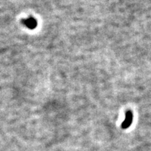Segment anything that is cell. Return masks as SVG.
<instances>
[{"instance_id":"1","label":"cell","mask_w":151,"mask_h":151,"mask_svg":"<svg viewBox=\"0 0 151 151\" xmlns=\"http://www.w3.org/2000/svg\"><path fill=\"white\" fill-rule=\"evenodd\" d=\"M21 22L22 24H24L25 27H27L29 29H35L37 27V20L32 16L26 19H22Z\"/></svg>"},{"instance_id":"2","label":"cell","mask_w":151,"mask_h":151,"mask_svg":"<svg viewBox=\"0 0 151 151\" xmlns=\"http://www.w3.org/2000/svg\"><path fill=\"white\" fill-rule=\"evenodd\" d=\"M132 120H133V114H132V111H127L125 114V119L123 122H122L121 127L122 129H127L128 127H130V125L132 124Z\"/></svg>"}]
</instances>
